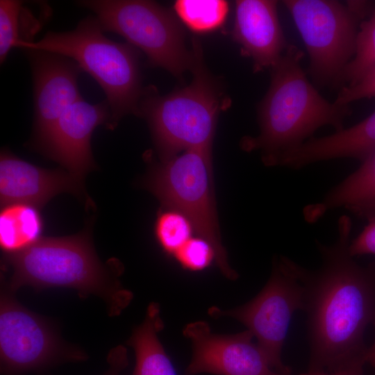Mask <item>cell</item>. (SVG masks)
I'll return each instance as SVG.
<instances>
[{
	"instance_id": "obj_1",
	"label": "cell",
	"mask_w": 375,
	"mask_h": 375,
	"mask_svg": "<svg viewBox=\"0 0 375 375\" xmlns=\"http://www.w3.org/2000/svg\"><path fill=\"white\" fill-rule=\"evenodd\" d=\"M351 221L340 217L335 242H317L322 265H299L305 286L310 344L308 371L333 372L365 362L364 333L375 320V265H358L349 252Z\"/></svg>"
},
{
	"instance_id": "obj_2",
	"label": "cell",
	"mask_w": 375,
	"mask_h": 375,
	"mask_svg": "<svg viewBox=\"0 0 375 375\" xmlns=\"http://www.w3.org/2000/svg\"><path fill=\"white\" fill-rule=\"evenodd\" d=\"M303 56L290 44L270 68V85L257 108L259 135L244 137L240 142L246 151H260L267 166L323 126H331L335 131L344 129V121L351 114L349 105L328 101L310 83L301 65Z\"/></svg>"
},
{
	"instance_id": "obj_3",
	"label": "cell",
	"mask_w": 375,
	"mask_h": 375,
	"mask_svg": "<svg viewBox=\"0 0 375 375\" xmlns=\"http://www.w3.org/2000/svg\"><path fill=\"white\" fill-rule=\"evenodd\" d=\"M2 266L9 272L10 292L24 285L72 288L81 296L102 298L110 315H119L132 299L131 292L97 256L90 224L77 234L42 238L22 252L4 255Z\"/></svg>"
},
{
	"instance_id": "obj_4",
	"label": "cell",
	"mask_w": 375,
	"mask_h": 375,
	"mask_svg": "<svg viewBox=\"0 0 375 375\" xmlns=\"http://www.w3.org/2000/svg\"><path fill=\"white\" fill-rule=\"evenodd\" d=\"M190 83L160 95L145 88L139 116L149 125L160 160L192 149L212 148L218 117L230 103L221 85L204 64L200 41L193 38Z\"/></svg>"
},
{
	"instance_id": "obj_5",
	"label": "cell",
	"mask_w": 375,
	"mask_h": 375,
	"mask_svg": "<svg viewBox=\"0 0 375 375\" xmlns=\"http://www.w3.org/2000/svg\"><path fill=\"white\" fill-rule=\"evenodd\" d=\"M15 47L49 51L75 61L106 96L110 112L107 128L113 130L127 115L139 116L144 89L139 50L107 38L95 16L81 19L72 31H49L36 42L17 41Z\"/></svg>"
},
{
	"instance_id": "obj_6",
	"label": "cell",
	"mask_w": 375,
	"mask_h": 375,
	"mask_svg": "<svg viewBox=\"0 0 375 375\" xmlns=\"http://www.w3.org/2000/svg\"><path fill=\"white\" fill-rule=\"evenodd\" d=\"M212 148L192 149L151 165L143 185L163 208L176 210L191 221L197 236L206 240L215 252L222 274L236 280L222 244L216 210Z\"/></svg>"
},
{
	"instance_id": "obj_7",
	"label": "cell",
	"mask_w": 375,
	"mask_h": 375,
	"mask_svg": "<svg viewBox=\"0 0 375 375\" xmlns=\"http://www.w3.org/2000/svg\"><path fill=\"white\" fill-rule=\"evenodd\" d=\"M80 6L91 10L102 30L122 36L147 56L151 67H160L181 78L191 69L192 49L185 45L182 24L172 11L149 0H82Z\"/></svg>"
},
{
	"instance_id": "obj_8",
	"label": "cell",
	"mask_w": 375,
	"mask_h": 375,
	"mask_svg": "<svg viewBox=\"0 0 375 375\" xmlns=\"http://www.w3.org/2000/svg\"><path fill=\"white\" fill-rule=\"evenodd\" d=\"M298 265L288 257L276 258L269 280L253 299L231 310L216 306L208 310L212 317H229L243 324L256 338L271 367L282 375H292L281 358L291 319L305 307V286Z\"/></svg>"
},
{
	"instance_id": "obj_9",
	"label": "cell",
	"mask_w": 375,
	"mask_h": 375,
	"mask_svg": "<svg viewBox=\"0 0 375 375\" xmlns=\"http://www.w3.org/2000/svg\"><path fill=\"white\" fill-rule=\"evenodd\" d=\"M310 57L315 84L343 88L344 72L355 55L360 19L338 1L285 0Z\"/></svg>"
},
{
	"instance_id": "obj_10",
	"label": "cell",
	"mask_w": 375,
	"mask_h": 375,
	"mask_svg": "<svg viewBox=\"0 0 375 375\" xmlns=\"http://www.w3.org/2000/svg\"><path fill=\"white\" fill-rule=\"evenodd\" d=\"M0 358L4 373L18 374L40 369L63 357L52 328L3 290L0 303Z\"/></svg>"
},
{
	"instance_id": "obj_11",
	"label": "cell",
	"mask_w": 375,
	"mask_h": 375,
	"mask_svg": "<svg viewBox=\"0 0 375 375\" xmlns=\"http://www.w3.org/2000/svg\"><path fill=\"white\" fill-rule=\"evenodd\" d=\"M184 336L192 344V354L185 375H279L270 366L253 335L246 330L231 335L213 333L202 321L188 324Z\"/></svg>"
},
{
	"instance_id": "obj_12",
	"label": "cell",
	"mask_w": 375,
	"mask_h": 375,
	"mask_svg": "<svg viewBox=\"0 0 375 375\" xmlns=\"http://www.w3.org/2000/svg\"><path fill=\"white\" fill-rule=\"evenodd\" d=\"M110 119L106 101L90 103L83 99L67 108L41 137L31 144L38 151L51 159L78 179L95 168L91 139L95 128Z\"/></svg>"
},
{
	"instance_id": "obj_13",
	"label": "cell",
	"mask_w": 375,
	"mask_h": 375,
	"mask_svg": "<svg viewBox=\"0 0 375 375\" xmlns=\"http://www.w3.org/2000/svg\"><path fill=\"white\" fill-rule=\"evenodd\" d=\"M33 83V138L43 135L62 113L83 99L78 85L83 72L73 60L54 53L24 49Z\"/></svg>"
},
{
	"instance_id": "obj_14",
	"label": "cell",
	"mask_w": 375,
	"mask_h": 375,
	"mask_svg": "<svg viewBox=\"0 0 375 375\" xmlns=\"http://www.w3.org/2000/svg\"><path fill=\"white\" fill-rule=\"evenodd\" d=\"M83 181L68 172L44 169L24 160L8 149L0 156L1 206L25 203L41 208L53 197L69 192L82 198Z\"/></svg>"
},
{
	"instance_id": "obj_15",
	"label": "cell",
	"mask_w": 375,
	"mask_h": 375,
	"mask_svg": "<svg viewBox=\"0 0 375 375\" xmlns=\"http://www.w3.org/2000/svg\"><path fill=\"white\" fill-rule=\"evenodd\" d=\"M232 38L243 56L251 58L254 72L271 68L288 47L277 13V1H235Z\"/></svg>"
},
{
	"instance_id": "obj_16",
	"label": "cell",
	"mask_w": 375,
	"mask_h": 375,
	"mask_svg": "<svg viewBox=\"0 0 375 375\" xmlns=\"http://www.w3.org/2000/svg\"><path fill=\"white\" fill-rule=\"evenodd\" d=\"M374 149L375 111L348 128L322 138L312 137L279 155L275 165L299 169L315 162L336 158L363 160Z\"/></svg>"
},
{
	"instance_id": "obj_17",
	"label": "cell",
	"mask_w": 375,
	"mask_h": 375,
	"mask_svg": "<svg viewBox=\"0 0 375 375\" xmlns=\"http://www.w3.org/2000/svg\"><path fill=\"white\" fill-rule=\"evenodd\" d=\"M320 207L323 212L344 208L368 220L375 216V149L356 171L328 192Z\"/></svg>"
},
{
	"instance_id": "obj_18",
	"label": "cell",
	"mask_w": 375,
	"mask_h": 375,
	"mask_svg": "<svg viewBox=\"0 0 375 375\" xmlns=\"http://www.w3.org/2000/svg\"><path fill=\"white\" fill-rule=\"evenodd\" d=\"M163 327L159 305L150 303L143 322L133 330L127 341L135 356L133 375H176L158 337Z\"/></svg>"
},
{
	"instance_id": "obj_19",
	"label": "cell",
	"mask_w": 375,
	"mask_h": 375,
	"mask_svg": "<svg viewBox=\"0 0 375 375\" xmlns=\"http://www.w3.org/2000/svg\"><path fill=\"white\" fill-rule=\"evenodd\" d=\"M44 219L40 208L25 203L1 206L0 247L4 255L22 252L42 238Z\"/></svg>"
},
{
	"instance_id": "obj_20",
	"label": "cell",
	"mask_w": 375,
	"mask_h": 375,
	"mask_svg": "<svg viewBox=\"0 0 375 375\" xmlns=\"http://www.w3.org/2000/svg\"><path fill=\"white\" fill-rule=\"evenodd\" d=\"M177 18L196 34L219 30L226 22L229 3L224 0H177L173 5Z\"/></svg>"
},
{
	"instance_id": "obj_21",
	"label": "cell",
	"mask_w": 375,
	"mask_h": 375,
	"mask_svg": "<svg viewBox=\"0 0 375 375\" xmlns=\"http://www.w3.org/2000/svg\"><path fill=\"white\" fill-rule=\"evenodd\" d=\"M356 52L344 72V83L353 86L375 72V9L359 26Z\"/></svg>"
},
{
	"instance_id": "obj_22",
	"label": "cell",
	"mask_w": 375,
	"mask_h": 375,
	"mask_svg": "<svg viewBox=\"0 0 375 375\" xmlns=\"http://www.w3.org/2000/svg\"><path fill=\"white\" fill-rule=\"evenodd\" d=\"M195 233L192 223L182 212L163 208L154 223L155 238L164 252L174 256Z\"/></svg>"
},
{
	"instance_id": "obj_23",
	"label": "cell",
	"mask_w": 375,
	"mask_h": 375,
	"mask_svg": "<svg viewBox=\"0 0 375 375\" xmlns=\"http://www.w3.org/2000/svg\"><path fill=\"white\" fill-rule=\"evenodd\" d=\"M23 1L17 0L0 1V61L7 58L15 43L22 38L24 8Z\"/></svg>"
},
{
	"instance_id": "obj_24",
	"label": "cell",
	"mask_w": 375,
	"mask_h": 375,
	"mask_svg": "<svg viewBox=\"0 0 375 375\" xmlns=\"http://www.w3.org/2000/svg\"><path fill=\"white\" fill-rule=\"evenodd\" d=\"M174 257L185 269L200 271L215 261V252L206 240L197 235L192 237Z\"/></svg>"
},
{
	"instance_id": "obj_25",
	"label": "cell",
	"mask_w": 375,
	"mask_h": 375,
	"mask_svg": "<svg viewBox=\"0 0 375 375\" xmlns=\"http://www.w3.org/2000/svg\"><path fill=\"white\" fill-rule=\"evenodd\" d=\"M372 97H375V72L353 86L342 88L335 102L349 105L353 101Z\"/></svg>"
},
{
	"instance_id": "obj_26",
	"label": "cell",
	"mask_w": 375,
	"mask_h": 375,
	"mask_svg": "<svg viewBox=\"0 0 375 375\" xmlns=\"http://www.w3.org/2000/svg\"><path fill=\"white\" fill-rule=\"evenodd\" d=\"M353 257L365 254H375V216L369 219L368 224L349 246Z\"/></svg>"
},
{
	"instance_id": "obj_27",
	"label": "cell",
	"mask_w": 375,
	"mask_h": 375,
	"mask_svg": "<svg viewBox=\"0 0 375 375\" xmlns=\"http://www.w3.org/2000/svg\"><path fill=\"white\" fill-rule=\"evenodd\" d=\"M108 362L109 367L103 375H121L128 365L126 349L122 345L112 349L108 356Z\"/></svg>"
},
{
	"instance_id": "obj_28",
	"label": "cell",
	"mask_w": 375,
	"mask_h": 375,
	"mask_svg": "<svg viewBox=\"0 0 375 375\" xmlns=\"http://www.w3.org/2000/svg\"><path fill=\"white\" fill-rule=\"evenodd\" d=\"M365 364V362H357L333 372L325 371H308L306 373L300 374L299 375H365L363 372V366Z\"/></svg>"
},
{
	"instance_id": "obj_29",
	"label": "cell",
	"mask_w": 375,
	"mask_h": 375,
	"mask_svg": "<svg viewBox=\"0 0 375 375\" xmlns=\"http://www.w3.org/2000/svg\"><path fill=\"white\" fill-rule=\"evenodd\" d=\"M373 324L375 326V320L374 321ZM365 360L366 362L369 363L375 368V340L374 343L367 349Z\"/></svg>"
}]
</instances>
